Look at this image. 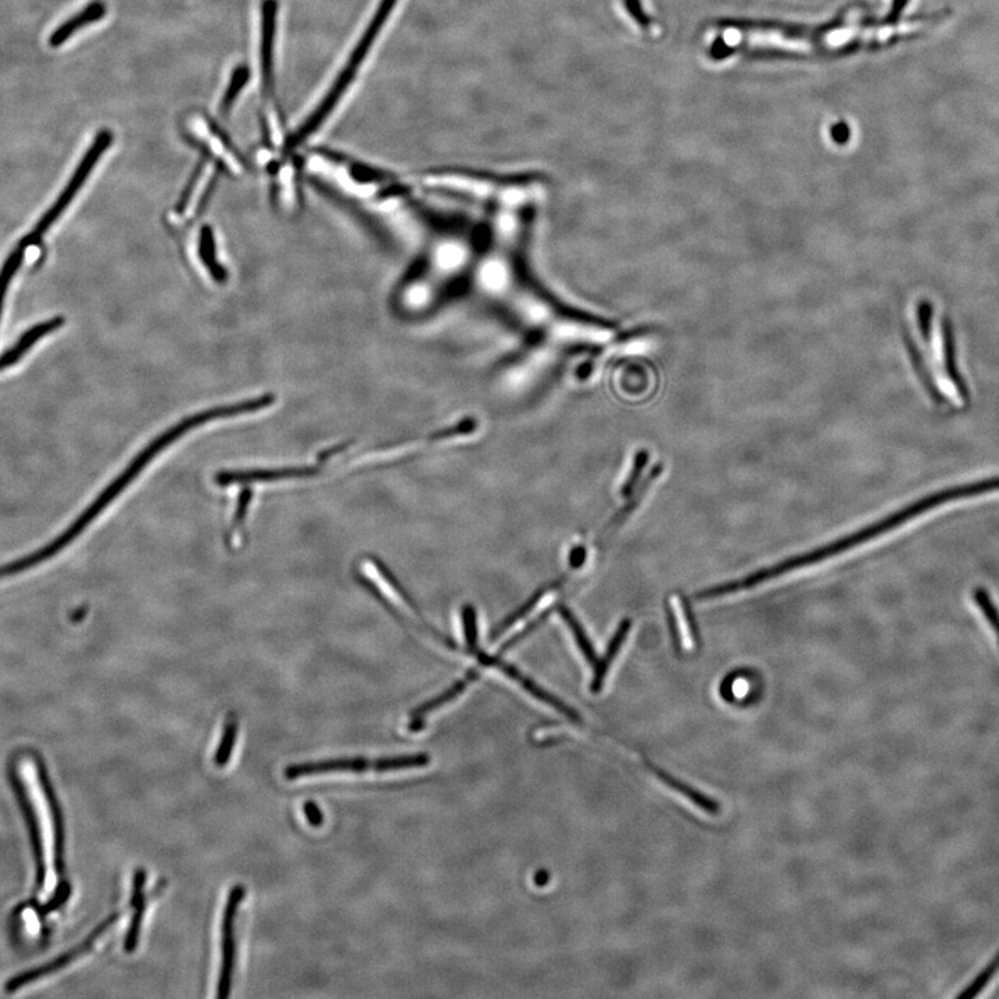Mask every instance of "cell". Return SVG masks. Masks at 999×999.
<instances>
[{
	"mask_svg": "<svg viewBox=\"0 0 999 999\" xmlns=\"http://www.w3.org/2000/svg\"><path fill=\"white\" fill-rule=\"evenodd\" d=\"M630 628H632V621H630V619H623V621L619 623L617 632H615L610 644H608L604 657L601 658L600 662H597L596 666H594L592 685H590V690H592L593 694H599L601 693V690H603L605 678H607L608 671H610V666L612 665V662H614L615 658H617V654L619 653V650H621L623 643H625Z\"/></svg>",
	"mask_w": 999,
	"mask_h": 999,
	"instance_id": "cell-13",
	"label": "cell"
},
{
	"mask_svg": "<svg viewBox=\"0 0 999 999\" xmlns=\"http://www.w3.org/2000/svg\"><path fill=\"white\" fill-rule=\"evenodd\" d=\"M668 623H669V629H671L673 646H675L676 653H679L682 644H680L678 621H676V615L673 614V611L669 610V608H668Z\"/></svg>",
	"mask_w": 999,
	"mask_h": 999,
	"instance_id": "cell-31",
	"label": "cell"
},
{
	"mask_svg": "<svg viewBox=\"0 0 999 999\" xmlns=\"http://www.w3.org/2000/svg\"><path fill=\"white\" fill-rule=\"evenodd\" d=\"M199 252L204 266L207 267V270L210 271V274L213 275L214 279H216L217 282H220V284L227 281V271L224 270V267H222L217 260L216 241H214L213 229L207 227V225L206 227H203L202 232H200Z\"/></svg>",
	"mask_w": 999,
	"mask_h": 999,
	"instance_id": "cell-16",
	"label": "cell"
},
{
	"mask_svg": "<svg viewBox=\"0 0 999 999\" xmlns=\"http://www.w3.org/2000/svg\"><path fill=\"white\" fill-rule=\"evenodd\" d=\"M303 811L310 826L321 827L324 825V814L314 801L304 802Z\"/></svg>",
	"mask_w": 999,
	"mask_h": 999,
	"instance_id": "cell-29",
	"label": "cell"
},
{
	"mask_svg": "<svg viewBox=\"0 0 999 999\" xmlns=\"http://www.w3.org/2000/svg\"><path fill=\"white\" fill-rule=\"evenodd\" d=\"M278 0H263L261 5V78L264 96L270 95L274 85V41L277 30Z\"/></svg>",
	"mask_w": 999,
	"mask_h": 999,
	"instance_id": "cell-8",
	"label": "cell"
},
{
	"mask_svg": "<svg viewBox=\"0 0 999 999\" xmlns=\"http://www.w3.org/2000/svg\"><path fill=\"white\" fill-rule=\"evenodd\" d=\"M397 0H381V5H379L377 12H375L374 17L368 24L367 30L364 31L363 37L360 38L356 49L353 50L352 55H350L349 60H347L345 68H343L342 73L338 75V80L329 89L327 96L318 105L314 113L311 114L302 127L295 131V134L290 135L288 141H286V150L296 149L297 146L302 145L306 142L314 132L325 123V120L329 116L335 107L338 106L340 99L345 95L347 88L350 87L354 78L360 70L361 64H363L365 57L374 45L375 39L378 38L379 32L382 31L383 25H385L386 20L389 19L390 14H392L393 9H395Z\"/></svg>",
	"mask_w": 999,
	"mask_h": 999,
	"instance_id": "cell-2",
	"label": "cell"
},
{
	"mask_svg": "<svg viewBox=\"0 0 999 999\" xmlns=\"http://www.w3.org/2000/svg\"><path fill=\"white\" fill-rule=\"evenodd\" d=\"M64 324L62 317L53 318L46 322H41V324L35 325L31 329H28L23 336L16 343L13 349L7 350L5 354L0 356V371L6 370V368L12 367L24 356L28 350L31 349L39 339L44 338V336L49 335L50 332L56 331Z\"/></svg>",
	"mask_w": 999,
	"mask_h": 999,
	"instance_id": "cell-12",
	"label": "cell"
},
{
	"mask_svg": "<svg viewBox=\"0 0 999 999\" xmlns=\"http://www.w3.org/2000/svg\"><path fill=\"white\" fill-rule=\"evenodd\" d=\"M549 880H550V875L549 872H547V870H539V872L536 873L535 883L537 887L546 886V884L549 883Z\"/></svg>",
	"mask_w": 999,
	"mask_h": 999,
	"instance_id": "cell-32",
	"label": "cell"
},
{
	"mask_svg": "<svg viewBox=\"0 0 999 999\" xmlns=\"http://www.w3.org/2000/svg\"><path fill=\"white\" fill-rule=\"evenodd\" d=\"M107 7L102 0H95L91 5L82 9L80 13L75 14L66 23L60 25L49 38V45L52 48H60L64 42L68 41L75 32L82 30V28L87 27L89 24L96 23V21L102 20L106 16Z\"/></svg>",
	"mask_w": 999,
	"mask_h": 999,
	"instance_id": "cell-10",
	"label": "cell"
},
{
	"mask_svg": "<svg viewBox=\"0 0 999 999\" xmlns=\"http://www.w3.org/2000/svg\"><path fill=\"white\" fill-rule=\"evenodd\" d=\"M239 723L236 721L235 716H231L224 726V733H222L220 746H218L216 755H214V764L224 768L228 764L229 759H231L232 751H234L236 739H238Z\"/></svg>",
	"mask_w": 999,
	"mask_h": 999,
	"instance_id": "cell-20",
	"label": "cell"
},
{
	"mask_svg": "<svg viewBox=\"0 0 999 999\" xmlns=\"http://www.w3.org/2000/svg\"><path fill=\"white\" fill-rule=\"evenodd\" d=\"M558 612H560L562 619H564L565 623L569 626V629H571L572 635H574L576 643H578V647L580 648V651H582L583 657L586 658V661L589 662V664L596 666L597 662H599L597 661L596 650H594L592 642H590L589 637L586 636L585 629L582 628L578 619L575 618V615L572 614L571 610H569L568 607H565V605H558Z\"/></svg>",
	"mask_w": 999,
	"mask_h": 999,
	"instance_id": "cell-18",
	"label": "cell"
},
{
	"mask_svg": "<svg viewBox=\"0 0 999 999\" xmlns=\"http://www.w3.org/2000/svg\"><path fill=\"white\" fill-rule=\"evenodd\" d=\"M372 562H374L375 568L378 569L379 574L382 575V578L389 583L390 587H392V589L395 590L397 594H399L401 600H403L404 603L408 605V607L413 608V610L417 612V608H415L413 599H410V596H408L406 590H404L403 585H401L399 580L396 579V576L392 574V571L386 568V565L383 564L382 561L377 560V558H372Z\"/></svg>",
	"mask_w": 999,
	"mask_h": 999,
	"instance_id": "cell-25",
	"label": "cell"
},
{
	"mask_svg": "<svg viewBox=\"0 0 999 999\" xmlns=\"http://www.w3.org/2000/svg\"><path fill=\"white\" fill-rule=\"evenodd\" d=\"M564 580L565 578H562L561 580H558V582L553 583L551 586L540 587L535 594H532V596L529 597V600L526 601V603L522 604L521 607H518L514 612H511L506 619H503V621H501L499 625L493 629L492 640L499 639V637L503 635L507 629H510L512 625H515L519 619L525 618L526 615L531 614V612L535 610L536 605L539 604V601L546 596L547 592L554 589V587L560 586Z\"/></svg>",
	"mask_w": 999,
	"mask_h": 999,
	"instance_id": "cell-17",
	"label": "cell"
},
{
	"mask_svg": "<svg viewBox=\"0 0 999 999\" xmlns=\"http://www.w3.org/2000/svg\"><path fill=\"white\" fill-rule=\"evenodd\" d=\"M431 762L428 754L400 755V757L368 759L357 758H335L324 759V761L304 762L286 766L284 776L286 780H296L300 777L321 775V773L332 772H393L404 771V769L425 768Z\"/></svg>",
	"mask_w": 999,
	"mask_h": 999,
	"instance_id": "cell-3",
	"label": "cell"
},
{
	"mask_svg": "<svg viewBox=\"0 0 999 999\" xmlns=\"http://www.w3.org/2000/svg\"><path fill=\"white\" fill-rule=\"evenodd\" d=\"M461 618H463V628L465 642H467V648L469 653L478 654V615H476V610L474 605L465 604L463 605V611H461Z\"/></svg>",
	"mask_w": 999,
	"mask_h": 999,
	"instance_id": "cell-22",
	"label": "cell"
},
{
	"mask_svg": "<svg viewBox=\"0 0 999 999\" xmlns=\"http://www.w3.org/2000/svg\"><path fill=\"white\" fill-rule=\"evenodd\" d=\"M14 790H16L17 798L21 808H23L25 819H27L28 832H30L32 848L35 852V862H37V887L41 888L44 886L45 882V862H44V851H42L41 837H39V829L37 821H35V814L32 811L30 801H28L27 794H25L24 787L21 786L19 780L16 776H13Z\"/></svg>",
	"mask_w": 999,
	"mask_h": 999,
	"instance_id": "cell-14",
	"label": "cell"
},
{
	"mask_svg": "<svg viewBox=\"0 0 999 999\" xmlns=\"http://www.w3.org/2000/svg\"><path fill=\"white\" fill-rule=\"evenodd\" d=\"M24 247H19L16 252L10 254L9 259L6 260L5 266H3L2 271H0V315H2L3 303H5V296L7 293V288H9L10 282L19 270L21 261L24 259Z\"/></svg>",
	"mask_w": 999,
	"mask_h": 999,
	"instance_id": "cell-23",
	"label": "cell"
},
{
	"mask_svg": "<svg viewBox=\"0 0 999 999\" xmlns=\"http://www.w3.org/2000/svg\"><path fill=\"white\" fill-rule=\"evenodd\" d=\"M37 762H38L39 780H41L42 789H44V793L46 794V798H48L49 808H50V814H52L53 826H55V854H56L55 855V864H56V869H57V873H59V876L62 877V879H63V877H64V859H63V855H64V825H63L62 809H60L59 802H57V798L55 796V793H53L52 786H50L48 772H46V768H45L44 762H42L41 759H39V758L37 759Z\"/></svg>",
	"mask_w": 999,
	"mask_h": 999,
	"instance_id": "cell-11",
	"label": "cell"
},
{
	"mask_svg": "<svg viewBox=\"0 0 999 999\" xmlns=\"http://www.w3.org/2000/svg\"><path fill=\"white\" fill-rule=\"evenodd\" d=\"M70 895L71 884L68 883L67 880H62V883L59 884V888H57L55 895L50 898L48 904L39 908V913H41L42 916H45L48 915L49 912L56 911V909H59L62 905L66 904Z\"/></svg>",
	"mask_w": 999,
	"mask_h": 999,
	"instance_id": "cell-27",
	"label": "cell"
},
{
	"mask_svg": "<svg viewBox=\"0 0 999 999\" xmlns=\"http://www.w3.org/2000/svg\"><path fill=\"white\" fill-rule=\"evenodd\" d=\"M149 897L146 895L142 901L134 905V915H132L130 927L124 940V950L131 954L138 948L139 936H141L142 922L145 918L146 908H148Z\"/></svg>",
	"mask_w": 999,
	"mask_h": 999,
	"instance_id": "cell-21",
	"label": "cell"
},
{
	"mask_svg": "<svg viewBox=\"0 0 999 999\" xmlns=\"http://www.w3.org/2000/svg\"><path fill=\"white\" fill-rule=\"evenodd\" d=\"M916 325L919 332V365L934 392L944 397L952 406H962V383L956 374L950 338L944 322L932 304L919 302L916 307Z\"/></svg>",
	"mask_w": 999,
	"mask_h": 999,
	"instance_id": "cell-1",
	"label": "cell"
},
{
	"mask_svg": "<svg viewBox=\"0 0 999 999\" xmlns=\"http://www.w3.org/2000/svg\"><path fill=\"white\" fill-rule=\"evenodd\" d=\"M648 457L650 456H648L647 450H640L639 453L636 454L635 461H633L632 471H630L628 479H626V482L623 483L621 489L623 497H628L630 494L635 492L636 485L639 483L643 469L646 468L648 463Z\"/></svg>",
	"mask_w": 999,
	"mask_h": 999,
	"instance_id": "cell-24",
	"label": "cell"
},
{
	"mask_svg": "<svg viewBox=\"0 0 999 999\" xmlns=\"http://www.w3.org/2000/svg\"><path fill=\"white\" fill-rule=\"evenodd\" d=\"M120 916L121 912L111 913L109 918L103 920V922L100 923V925L96 927V929L93 930V932L89 934V936L85 938V940L82 941L80 945H77V947L73 948V950L66 952V954H63L62 956H60V958H57L55 959V961L48 963V965L41 966V968L28 970V972L21 973V975L13 977L12 980L7 981L5 987L6 993L9 994L14 993V991H17L19 990V988L25 986V984L31 983V981L41 979V977L48 976L50 975V973H55L57 972V970L63 969L64 966H67L68 963H71L75 961V959L80 958L82 954H85V952L91 950V948L93 947V943H95V941L98 940L99 937H102L103 934H105L106 930L110 929V927L113 926L118 919H120Z\"/></svg>",
	"mask_w": 999,
	"mask_h": 999,
	"instance_id": "cell-6",
	"label": "cell"
},
{
	"mask_svg": "<svg viewBox=\"0 0 999 999\" xmlns=\"http://www.w3.org/2000/svg\"><path fill=\"white\" fill-rule=\"evenodd\" d=\"M476 428H478L476 421L472 420V418H467V420L461 421L458 425L450 426V428L432 433L431 438L429 439L444 440L456 438V436L471 435L472 432H475Z\"/></svg>",
	"mask_w": 999,
	"mask_h": 999,
	"instance_id": "cell-26",
	"label": "cell"
},
{
	"mask_svg": "<svg viewBox=\"0 0 999 999\" xmlns=\"http://www.w3.org/2000/svg\"><path fill=\"white\" fill-rule=\"evenodd\" d=\"M249 80L250 68L249 66H246V64H239V66L232 71L231 81H229L227 91H225V95L224 98H222L220 106V114L222 117H228L229 111H231L232 106H234L236 98H238L242 88L246 87Z\"/></svg>",
	"mask_w": 999,
	"mask_h": 999,
	"instance_id": "cell-19",
	"label": "cell"
},
{
	"mask_svg": "<svg viewBox=\"0 0 999 999\" xmlns=\"http://www.w3.org/2000/svg\"><path fill=\"white\" fill-rule=\"evenodd\" d=\"M113 139V132H110L109 130H102L98 132L96 138L93 139L91 148H89L87 153H85V156L82 157L80 166H78L77 170H75L73 177H71L70 182H68V185L64 188L62 195H60L59 199L56 200V203L50 207L48 213L41 218V221L38 222L34 231H32L27 238H24L23 241H21V247L27 249L28 246L38 245V243L41 242L42 236H44L46 231H48V229L55 224L57 218L62 216L63 211L70 206V203L73 202L75 195L80 192L82 185H84L85 181H87V178L89 177V174L92 173L96 163L102 159L106 150L110 148L111 143H113Z\"/></svg>",
	"mask_w": 999,
	"mask_h": 999,
	"instance_id": "cell-4",
	"label": "cell"
},
{
	"mask_svg": "<svg viewBox=\"0 0 999 999\" xmlns=\"http://www.w3.org/2000/svg\"><path fill=\"white\" fill-rule=\"evenodd\" d=\"M662 471H664V467H662L661 464H658L657 467L653 468V471H651L650 474H648L647 478L644 479V482L642 483V485H640V488L635 489V497H633V499L630 500L629 503L626 504V506L623 507L622 510L619 511L614 518L611 519L610 524L605 526L603 532H601V537L610 535V532L614 531V529L619 528V526L623 524V521H625V519L628 518L629 515L636 510L637 506H639V504L642 503L643 497L646 496L647 490L648 488H650L651 483L657 481V479L660 478Z\"/></svg>",
	"mask_w": 999,
	"mask_h": 999,
	"instance_id": "cell-15",
	"label": "cell"
},
{
	"mask_svg": "<svg viewBox=\"0 0 999 999\" xmlns=\"http://www.w3.org/2000/svg\"><path fill=\"white\" fill-rule=\"evenodd\" d=\"M146 882H148V872H146V870L142 868L136 869L134 873V882H132V893L130 900L131 908L146 897L145 894Z\"/></svg>",
	"mask_w": 999,
	"mask_h": 999,
	"instance_id": "cell-28",
	"label": "cell"
},
{
	"mask_svg": "<svg viewBox=\"0 0 999 999\" xmlns=\"http://www.w3.org/2000/svg\"><path fill=\"white\" fill-rule=\"evenodd\" d=\"M476 657H478V660L482 665L494 666V668L501 669V671L506 673L508 678L515 680L518 685L522 686V689L528 691V693L535 697L536 700L542 701V703L554 708L555 711L567 716L569 721L582 723V716H580L578 711H575L574 708L569 707V705L565 704L564 701H561L560 698L553 696V694L549 693V691L544 690L543 687L537 685V683L533 682L532 679H529L528 676H525L524 673L519 671L518 668H515L514 665L507 664L506 661L501 660L499 657H490V655L482 653V651H479V653L476 654Z\"/></svg>",
	"mask_w": 999,
	"mask_h": 999,
	"instance_id": "cell-7",
	"label": "cell"
},
{
	"mask_svg": "<svg viewBox=\"0 0 999 999\" xmlns=\"http://www.w3.org/2000/svg\"><path fill=\"white\" fill-rule=\"evenodd\" d=\"M475 679H476V673L469 672L468 675L465 676L463 680L454 683V685L451 686L450 689H447L446 691H444V693L439 694L438 697L426 701V703L421 704L420 707L415 708V710L410 714V722H408V730H410V732L413 733H418L421 732V730H424L426 726L425 722L426 716L432 714V712H435L436 710H439V708L444 707V705L451 703V701L456 700L457 697H460L461 694H463L464 691L467 690V687L471 685V683L474 682Z\"/></svg>",
	"mask_w": 999,
	"mask_h": 999,
	"instance_id": "cell-9",
	"label": "cell"
},
{
	"mask_svg": "<svg viewBox=\"0 0 999 999\" xmlns=\"http://www.w3.org/2000/svg\"><path fill=\"white\" fill-rule=\"evenodd\" d=\"M246 897V887L236 884L228 894L227 904H225L224 916H222V944H221V970L217 984V998L225 999L231 994L232 981H234L236 965V916L239 907Z\"/></svg>",
	"mask_w": 999,
	"mask_h": 999,
	"instance_id": "cell-5",
	"label": "cell"
},
{
	"mask_svg": "<svg viewBox=\"0 0 999 999\" xmlns=\"http://www.w3.org/2000/svg\"><path fill=\"white\" fill-rule=\"evenodd\" d=\"M586 555L587 550L585 546H576L572 549L571 555H569V567H571V571H575V569H579L585 564Z\"/></svg>",
	"mask_w": 999,
	"mask_h": 999,
	"instance_id": "cell-30",
	"label": "cell"
}]
</instances>
